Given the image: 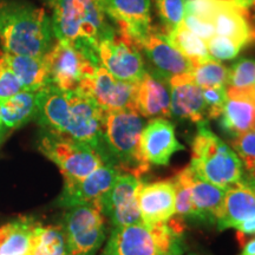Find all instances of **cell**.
Masks as SVG:
<instances>
[{
    "label": "cell",
    "instance_id": "cell-31",
    "mask_svg": "<svg viewBox=\"0 0 255 255\" xmlns=\"http://www.w3.org/2000/svg\"><path fill=\"white\" fill-rule=\"evenodd\" d=\"M175 188V215L183 220L200 221L199 213L194 205L189 187L184 181L182 175L178 173L171 178Z\"/></svg>",
    "mask_w": 255,
    "mask_h": 255
},
{
    "label": "cell",
    "instance_id": "cell-20",
    "mask_svg": "<svg viewBox=\"0 0 255 255\" xmlns=\"http://www.w3.org/2000/svg\"><path fill=\"white\" fill-rule=\"evenodd\" d=\"M142 222L164 223L175 216V188L173 180L142 182L137 193Z\"/></svg>",
    "mask_w": 255,
    "mask_h": 255
},
{
    "label": "cell",
    "instance_id": "cell-25",
    "mask_svg": "<svg viewBox=\"0 0 255 255\" xmlns=\"http://www.w3.org/2000/svg\"><path fill=\"white\" fill-rule=\"evenodd\" d=\"M1 58L20 82L24 91L38 92L50 84L44 57L17 56L4 52Z\"/></svg>",
    "mask_w": 255,
    "mask_h": 255
},
{
    "label": "cell",
    "instance_id": "cell-13",
    "mask_svg": "<svg viewBox=\"0 0 255 255\" xmlns=\"http://www.w3.org/2000/svg\"><path fill=\"white\" fill-rule=\"evenodd\" d=\"M136 84L120 81L100 65L95 75L82 81L76 90L92 98L104 111L136 110Z\"/></svg>",
    "mask_w": 255,
    "mask_h": 255
},
{
    "label": "cell",
    "instance_id": "cell-3",
    "mask_svg": "<svg viewBox=\"0 0 255 255\" xmlns=\"http://www.w3.org/2000/svg\"><path fill=\"white\" fill-rule=\"evenodd\" d=\"M144 126V120L136 110L104 111V161L114 164L121 173H129L141 178L150 168L143 161L139 150Z\"/></svg>",
    "mask_w": 255,
    "mask_h": 255
},
{
    "label": "cell",
    "instance_id": "cell-5",
    "mask_svg": "<svg viewBox=\"0 0 255 255\" xmlns=\"http://www.w3.org/2000/svg\"><path fill=\"white\" fill-rule=\"evenodd\" d=\"M189 165L200 177L222 189L237 183L245 175L239 156L209 129L207 121L197 123Z\"/></svg>",
    "mask_w": 255,
    "mask_h": 255
},
{
    "label": "cell",
    "instance_id": "cell-42",
    "mask_svg": "<svg viewBox=\"0 0 255 255\" xmlns=\"http://www.w3.org/2000/svg\"><path fill=\"white\" fill-rule=\"evenodd\" d=\"M9 131H6V130H0V144L5 141V138L7 137Z\"/></svg>",
    "mask_w": 255,
    "mask_h": 255
},
{
    "label": "cell",
    "instance_id": "cell-37",
    "mask_svg": "<svg viewBox=\"0 0 255 255\" xmlns=\"http://www.w3.org/2000/svg\"><path fill=\"white\" fill-rule=\"evenodd\" d=\"M23 90L20 82L0 57V101L7 100Z\"/></svg>",
    "mask_w": 255,
    "mask_h": 255
},
{
    "label": "cell",
    "instance_id": "cell-44",
    "mask_svg": "<svg viewBox=\"0 0 255 255\" xmlns=\"http://www.w3.org/2000/svg\"><path fill=\"white\" fill-rule=\"evenodd\" d=\"M168 255H182V253H173V254H168Z\"/></svg>",
    "mask_w": 255,
    "mask_h": 255
},
{
    "label": "cell",
    "instance_id": "cell-6",
    "mask_svg": "<svg viewBox=\"0 0 255 255\" xmlns=\"http://www.w3.org/2000/svg\"><path fill=\"white\" fill-rule=\"evenodd\" d=\"M37 144L38 150L58 167L64 182L82 180L102 164L107 163L92 146L60 133L41 129Z\"/></svg>",
    "mask_w": 255,
    "mask_h": 255
},
{
    "label": "cell",
    "instance_id": "cell-21",
    "mask_svg": "<svg viewBox=\"0 0 255 255\" xmlns=\"http://www.w3.org/2000/svg\"><path fill=\"white\" fill-rule=\"evenodd\" d=\"M135 109L143 119H168L170 113V92L168 83L159 75L145 71L136 84Z\"/></svg>",
    "mask_w": 255,
    "mask_h": 255
},
{
    "label": "cell",
    "instance_id": "cell-8",
    "mask_svg": "<svg viewBox=\"0 0 255 255\" xmlns=\"http://www.w3.org/2000/svg\"><path fill=\"white\" fill-rule=\"evenodd\" d=\"M66 255H95L105 240V216L100 203L69 208L62 226Z\"/></svg>",
    "mask_w": 255,
    "mask_h": 255
},
{
    "label": "cell",
    "instance_id": "cell-39",
    "mask_svg": "<svg viewBox=\"0 0 255 255\" xmlns=\"http://www.w3.org/2000/svg\"><path fill=\"white\" fill-rule=\"evenodd\" d=\"M183 24L189 28V30L195 33L197 37H200L201 39L205 40V43L212 37L215 36V27L213 25L212 21L203 20L195 17V15L186 13L183 18Z\"/></svg>",
    "mask_w": 255,
    "mask_h": 255
},
{
    "label": "cell",
    "instance_id": "cell-16",
    "mask_svg": "<svg viewBox=\"0 0 255 255\" xmlns=\"http://www.w3.org/2000/svg\"><path fill=\"white\" fill-rule=\"evenodd\" d=\"M226 96L218 119L222 131L233 138L255 129V87H227Z\"/></svg>",
    "mask_w": 255,
    "mask_h": 255
},
{
    "label": "cell",
    "instance_id": "cell-43",
    "mask_svg": "<svg viewBox=\"0 0 255 255\" xmlns=\"http://www.w3.org/2000/svg\"><path fill=\"white\" fill-rule=\"evenodd\" d=\"M252 13L254 14L253 23H254V26H255V0H253V4H252Z\"/></svg>",
    "mask_w": 255,
    "mask_h": 255
},
{
    "label": "cell",
    "instance_id": "cell-35",
    "mask_svg": "<svg viewBox=\"0 0 255 255\" xmlns=\"http://www.w3.org/2000/svg\"><path fill=\"white\" fill-rule=\"evenodd\" d=\"M207 50H208L210 58L215 60H229L237 58L240 51L244 47L239 45V44L233 41L228 38L218 36L215 34L210 39L206 41Z\"/></svg>",
    "mask_w": 255,
    "mask_h": 255
},
{
    "label": "cell",
    "instance_id": "cell-4",
    "mask_svg": "<svg viewBox=\"0 0 255 255\" xmlns=\"http://www.w3.org/2000/svg\"><path fill=\"white\" fill-rule=\"evenodd\" d=\"M182 225L177 220L164 223L139 222L113 228L101 255H168L182 253Z\"/></svg>",
    "mask_w": 255,
    "mask_h": 255
},
{
    "label": "cell",
    "instance_id": "cell-28",
    "mask_svg": "<svg viewBox=\"0 0 255 255\" xmlns=\"http://www.w3.org/2000/svg\"><path fill=\"white\" fill-rule=\"evenodd\" d=\"M163 34L165 40L178 52L182 53L187 59H189L194 65L196 63L210 58L205 40H202L195 33H193L183 24V21L174 30Z\"/></svg>",
    "mask_w": 255,
    "mask_h": 255
},
{
    "label": "cell",
    "instance_id": "cell-10",
    "mask_svg": "<svg viewBox=\"0 0 255 255\" xmlns=\"http://www.w3.org/2000/svg\"><path fill=\"white\" fill-rule=\"evenodd\" d=\"M97 55L101 65L120 81L138 83L145 72L139 47L119 31L114 37L100 41Z\"/></svg>",
    "mask_w": 255,
    "mask_h": 255
},
{
    "label": "cell",
    "instance_id": "cell-2",
    "mask_svg": "<svg viewBox=\"0 0 255 255\" xmlns=\"http://www.w3.org/2000/svg\"><path fill=\"white\" fill-rule=\"evenodd\" d=\"M45 1L52 11L51 23L57 40L97 51L101 40L117 33L97 0Z\"/></svg>",
    "mask_w": 255,
    "mask_h": 255
},
{
    "label": "cell",
    "instance_id": "cell-7",
    "mask_svg": "<svg viewBox=\"0 0 255 255\" xmlns=\"http://www.w3.org/2000/svg\"><path fill=\"white\" fill-rule=\"evenodd\" d=\"M50 84L63 91H73L82 81L95 75L101 65L97 52L66 41L57 40L44 55Z\"/></svg>",
    "mask_w": 255,
    "mask_h": 255
},
{
    "label": "cell",
    "instance_id": "cell-40",
    "mask_svg": "<svg viewBox=\"0 0 255 255\" xmlns=\"http://www.w3.org/2000/svg\"><path fill=\"white\" fill-rule=\"evenodd\" d=\"M237 231L245 235H255V218L246 220L237 226Z\"/></svg>",
    "mask_w": 255,
    "mask_h": 255
},
{
    "label": "cell",
    "instance_id": "cell-9",
    "mask_svg": "<svg viewBox=\"0 0 255 255\" xmlns=\"http://www.w3.org/2000/svg\"><path fill=\"white\" fill-rule=\"evenodd\" d=\"M70 115L63 135L96 149L103 157L104 110L79 90L69 91Z\"/></svg>",
    "mask_w": 255,
    "mask_h": 255
},
{
    "label": "cell",
    "instance_id": "cell-18",
    "mask_svg": "<svg viewBox=\"0 0 255 255\" xmlns=\"http://www.w3.org/2000/svg\"><path fill=\"white\" fill-rule=\"evenodd\" d=\"M212 23L215 27V34L232 39L242 47L255 41L252 7L229 0H221L213 15Z\"/></svg>",
    "mask_w": 255,
    "mask_h": 255
},
{
    "label": "cell",
    "instance_id": "cell-27",
    "mask_svg": "<svg viewBox=\"0 0 255 255\" xmlns=\"http://www.w3.org/2000/svg\"><path fill=\"white\" fill-rule=\"evenodd\" d=\"M37 109L38 92L20 91L0 101V128L6 131L18 129L36 119Z\"/></svg>",
    "mask_w": 255,
    "mask_h": 255
},
{
    "label": "cell",
    "instance_id": "cell-38",
    "mask_svg": "<svg viewBox=\"0 0 255 255\" xmlns=\"http://www.w3.org/2000/svg\"><path fill=\"white\" fill-rule=\"evenodd\" d=\"M221 0H186V13L212 21Z\"/></svg>",
    "mask_w": 255,
    "mask_h": 255
},
{
    "label": "cell",
    "instance_id": "cell-1",
    "mask_svg": "<svg viewBox=\"0 0 255 255\" xmlns=\"http://www.w3.org/2000/svg\"><path fill=\"white\" fill-rule=\"evenodd\" d=\"M53 36L45 9L18 0L0 2V43L4 52L44 57L52 46Z\"/></svg>",
    "mask_w": 255,
    "mask_h": 255
},
{
    "label": "cell",
    "instance_id": "cell-41",
    "mask_svg": "<svg viewBox=\"0 0 255 255\" xmlns=\"http://www.w3.org/2000/svg\"><path fill=\"white\" fill-rule=\"evenodd\" d=\"M239 255H255V238L252 239L245 245L244 250Z\"/></svg>",
    "mask_w": 255,
    "mask_h": 255
},
{
    "label": "cell",
    "instance_id": "cell-45",
    "mask_svg": "<svg viewBox=\"0 0 255 255\" xmlns=\"http://www.w3.org/2000/svg\"><path fill=\"white\" fill-rule=\"evenodd\" d=\"M0 130H2V129H1V128H0Z\"/></svg>",
    "mask_w": 255,
    "mask_h": 255
},
{
    "label": "cell",
    "instance_id": "cell-14",
    "mask_svg": "<svg viewBox=\"0 0 255 255\" xmlns=\"http://www.w3.org/2000/svg\"><path fill=\"white\" fill-rule=\"evenodd\" d=\"M121 171L111 163H104L87 177L76 182H64L57 203L64 208L100 203L110 190Z\"/></svg>",
    "mask_w": 255,
    "mask_h": 255
},
{
    "label": "cell",
    "instance_id": "cell-23",
    "mask_svg": "<svg viewBox=\"0 0 255 255\" xmlns=\"http://www.w3.org/2000/svg\"><path fill=\"white\" fill-rule=\"evenodd\" d=\"M189 187L191 199L199 213L200 222L216 223L221 213L225 190L207 182L195 173L190 165L180 171Z\"/></svg>",
    "mask_w": 255,
    "mask_h": 255
},
{
    "label": "cell",
    "instance_id": "cell-19",
    "mask_svg": "<svg viewBox=\"0 0 255 255\" xmlns=\"http://www.w3.org/2000/svg\"><path fill=\"white\" fill-rule=\"evenodd\" d=\"M168 85L171 115L196 124L207 121L202 88L196 84L191 73L173 76L168 79Z\"/></svg>",
    "mask_w": 255,
    "mask_h": 255
},
{
    "label": "cell",
    "instance_id": "cell-26",
    "mask_svg": "<svg viewBox=\"0 0 255 255\" xmlns=\"http://www.w3.org/2000/svg\"><path fill=\"white\" fill-rule=\"evenodd\" d=\"M38 225L32 218H18L0 226V255H31Z\"/></svg>",
    "mask_w": 255,
    "mask_h": 255
},
{
    "label": "cell",
    "instance_id": "cell-32",
    "mask_svg": "<svg viewBox=\"0 0 255 255\" xmlns=\"http://www.w3.org/2000/svg\"><path fill=\"white\" fill-rule=\"evenodd\" d=\"M231 144L240 158L246 174L255 176V129L233 137Z\"/></svg>",
    "mask_w": 255,
    "mask_h": 255
},
{
    "label": "cell",
    "instance_id": "cell-34",
    "mask_svg": "<svg viewBox=\"0 0 255 255\" xmlns=\"http://www.w3.org/2000/svg\"><path fill=\"white\" fill-rule=\"evenodd\" d=\"M227 87H255V59L241 58L233 64L229 69Z\"/></svg>",
    "mask_w": 255,
    "mask_h": 255
},
{
    "label": "cell",
    "instance_id": "cell-22",
    "mask_svg": "<svg viewBox=\"0 0 255 255\" xmlns=\"http://www.w3.org/2000/svg\"><path fill=\"white\" fill-rule=\"evenodd\" d=\"M141 49L144 50L161 77L169 79L173 76L193 71L194 64L174 49L165 40L163 33L151 30L149 36L141 44Z\"/></svg>",
    "mask_w": 255,
    "mask_h": 255
},
{
    "label": "cell",
    "instance_id": "cell-29",
    "mask_svg": "<svg viewBox=\"0 0 255 255\" xmlns=\"http://www.w3.org/2000/svg\"><path fill=\"white\" fill-rule=\"evenodd\" d=\"M31 255H66L63 228L39 223L33 235Z\"/></svg>",
    "mask_w": 255,
    "mask_h": 255
},
{
    "label": "cell",
    "instance_id": "cell-24",
    "mask_svg": "<svg viewBox=\"0 0 255 255\" xmlns=\"http://www.w3.org/2000/svg\"><path fill=\"white\" fill-rule=\"evenodd\" d=\"M69 115V91H63L51 84L38 91L36 120L41 129L63 135Z\"/></svg>",
    "mask_w": 255,
    "mask_h": 255
},
{
    "label": "cell",
    "instance_id": "cell-30",
    "mask_svg": "<svg viewBox=\"0 0 255 255\" xmlns=\"http://www.w3.org/2000/svg\"><path fill=\"white\" fill-rule=\"evenodd\" d=\"M190 73L196 84L202 89L227 88L229 69L219 60L208 58L196 63Z\"/></svg>",
    "mask_w": 255,
    "mask_h": 255
},
{
    "label": "cell",
    "instance_id": "cell-17",
    "mask_svg": "<svg viewBox=\"0 0 255 255\" xmlns=\"http://www.w3.org/2000/svg\"><path fill=\"white\" fill-rule=\"evenodd\" d=\"M255 218V176L245 174L237 183L225 190L218 228H237L246 220Z\"/></svg>",
    "mask_w": 255,
    "mask_h": 255
},
{
    "label": "cell",
    "instance_id": "cell-33",
    "mask_svg": "<svg viewBox=\"0 0 255 255\" xmlns=\"http://www.w3.org/2000/svg\"><path fill=\"white\" fill-rule=\"evenodd\" d=\"M157 13L168 33L183 21L186 14V0H155Z\"/></svg>",
    "mask_w": 255,
    "mask_h": 255
},
{
    "label": "cell",
    "instance_id": "cell-15",
    "mask_svg": "<svg viewBox=\"0 0 255 255\" xmlns=\"http://www.w3.org/2000/svg\"><path fill=\"white\" fill-rule=\"evenodd\" d=\"M184 146L178 142L175 126L167 119H151L143 128L139 150L148 165H168L177 151Z\"/></svg>",
    "mask_w": 255,
    "mask_h": 255
},
{
    "label": "cell",
    "instance_id": "cell-36",
    "mask_svg": "<svg viewBox=\"0 0 255 255\" xmlns=\"http://www.w3.org/2000/svg\"><path fill=\"white\" fill-rule=\"evenodd\" d=\"M226 89L208 88L202 89L203 100L206 103V120H218L222 113L226 102Z\"/></svg>",
    "mask_w": 255,
    "mask_h": 255
},
{
    "label": "cell",
    "instance_id": "cell-11",
    "mask_svg": "<svg viewBox=\"0 0 255 255\" xmlns=\"http://www.w3.org/2000/svg\"><path fill=\"white\" fill-rule=\"evenodd\" d=\"M117 31L137 47L149 36L151 27V0H97Z\"/></svg>",
    "mask_w": 255,
    "mask_h": 255
},
{
    "label": "cell",
    "instance_id": "cell-12",
    "mask_svg": "<svg viewBox=\"0 0 255 255\" xmlns=\"http://www.w3.org/2000/svg\"><path fill=\"white\" fill-rule=\"evenodd\" d=\"M143 181L129 173H121L113 187L102 197L100 205L105 218L109 219L113 228L142 222L137 193Z\"/></svg>",
    "mask_w": 255,
    "mask_h": 255
}]
</instances>
